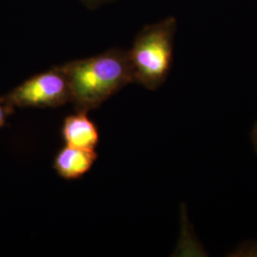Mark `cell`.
<instances>
[{"label":"cell","instance_id":"cell-8","mask_svg":"<svg viewBox=\"0 0 257 257\" xmlns=\"http://www.w3.org/2000/svg\"><path fill=\"white\" fill-rule=\"evenodd\" d=\"M114 1L116 0H79V2L89 10L99 9L103 6H106Z\"/></svg>","mask_w":257,"mask_h":257},{"label":"cell","instance_id":"cell-6","mask_svg":"<svg viewBox=\"0 0 257 257\" xmlns=\"http://www.w3.org/2000/svg\"><path fill=\"white\" fill-rule=\"evenodd\" d=\"M15 106L11 103L7 95L0 97V128H2L10 115L14 112Z\"/></svg>","mask_w":257,"mask_h":257},{"label":"cell","instance_id":"cell-9","mask_svg":"<svg viewBox=\"0 0 257 257\" xmlns=\"http://www.w3.org/2000/svg\"><path fill=\"white\" fill-rule=\"evenodd\" d=\"M251 141L253 143V146L255 149V152L257 153V122L253 127V130L251 132Z\"/></svg>","mask_w":257,"mask_h":257},{"label":"cell","instance_id":"cell-1","mask_svg":"<svg viewBox=\"0 0 257 257\" xmlns=\"http://www.w3.org/2000/svg\"><path fill=\"white\" fill-rule=\"evenodd\" d=\"M62 67L75 111L97 109L125 86L135 82L128 51L120 48L73 60Z\"/></svg>","mask_w":257,"mask_h":257},{"label":"cell","instance_id":"cell-4","mask_svg":"<svg viewBox=\"0 0 257 257\" xmlns=\"http://www.w3.org/2000/svg\"><path fill=\"white\" fill-rule=\"evenodd\" d=\"M87 113V111H76L75 114L65 118L62 137L67 146L95 150L99 142V133Z\"/></svg>","mask_w":257,"mask_h":257},{"label":"cell","instance_id":"cell-5","mask_svg":"<svg viewBox=\"0 0 257 257\" xmlns=\"http://www.w3.org/2000/svg\"><path fill=\"white\" fill-rule=\"evenodd\" d=\"M97 159L95 150L64 146L56 155L54 168L62 178L73 180L87 174Z\"/></svg>","mask_w":257,"mask_h":257},{"label":"cell","instance_id":"cell-3","mask_svg":"<svg viewBox=\"0 0 257 257\" xmlns=\"http://www.w3.org/2000/svg\"><path fill=\"white\" fill-rule=\"evenodd\" d=\"M7 97L20 108H57L71 102L70 85L62 65L32 76Z\"/></svg>","mask_w":257,"mask_h":257},{"label":"cell","instance_id":"cell-7","mask_svg":"<svg viewBox=\"0 0 257 257\" xmlns=\"http://www.w3.org/2000/svg\"><path fill=\"white\" fill-rule=\"evenodd\" d=\"M231 255L232 256L257 257V241L240 246Z\"/></svg>","mask_w":257,"mask_h":257},{"label":"cell","instance_id":"cell-2","mask_svg":"<svg viewBox=\"0 0 257 257\" xmlns=\"http://www.w3.org/2000/svg\"><path fill=\"white\" fill-rule=\"evenodd\" d=\"M177 20L169 17L142 28L128 50L134 80L150 91L165 83L174 60Z\"/></svg>","mask_w":257,"mask_h":257}]
</instances>
